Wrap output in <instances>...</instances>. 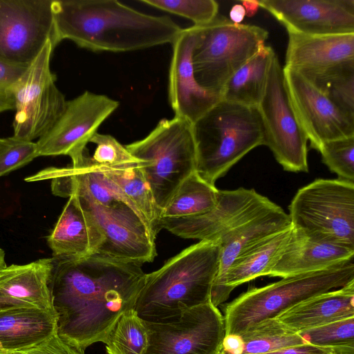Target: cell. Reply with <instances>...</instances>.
Listing matches in <instances>:
<instances>
[{
  "mask_svg": "<svg viewBox=\"0 0 354 354\" xmlns=\"http://www.w3.org/2000/svg\"><path fill=\"white\" fill-rule=\"evenodd\" d=\"M354 280V263L292 277L243 292L223 308L225 335L243 333L252 325L274 317L317 295L343 287Z\"/></svg>",
  "mask_w": 354,
  "mask_h": 354,
  "instance_id": "5b68a950",
  "label": "cell"
},
{
  "mask_svg": "<svg viewBox=\"0 0 354 354\" xmlns=\"http://www.w3.org/2000/svg\"><path fill=\"white\" fill-rule=\"evenodd\" d=\"M6 266L5 253L3 250L0 248V270Z\"/></svg>",
  "mask_w": 354,
  "mask_h": 354,
  "instance_id": "f6af8a7d",
  "label": "cell"
},
{
  "mask_svg": "<svg viewBox=\"0 0 354 354\" xmlns=\"http://www.w3.org/2000/svg\"><path fill=\"white\" fill-rule=\"evenodd\" d=\"M291 226L289 215L274 203L268 209L234 228L219 241V268L211 292V301L215 306L223 304V279L232 263L268 237Z\"/></svg>",
  "mask_w": 354,
  "mask_h": 354,
  "instance_id": "7402d4cb",
  "label": "cell"
},
{
  "mask_svg": "<svg viewBox=\"0 0 354 354\" xmlns=\"http://www.w3.org/2000/svg\"><path fill=\"white\" fill-rule=\"evenodd\" d=\"M125 147L140 161L161 211L182 182L196 171L192 123L184 118L163 119L147 137Z\"/></svg>",
  "mask_w": 354,
  "mask_h": 354,
  "instance_id": "8992f818",
  "label": "cell"
},
{
  "mask_svg": "<svg viewBox=\"0 0 354 354\" xmlns=\"http://www.w3.org/2000/svg\"><path fill=\"white\" fill-rule=\"evenodd\" d=\"M23 352L26 354H84V350L64 342L57 333L41 344Z\"/></svg>",
  "mask_w": 354,
  "mask_h": 354,
  "instance_id": "ab89813d",
  "label": "cell"
},
{
  "mask_svg": "<svg viewBox=\"0 0 354 354\" xmlns=\"http://www.w3.org/2000/svg\"><path fill=\"white\" fill-rule=\"evenodd\" d=\"M54 48L49 39L12 86L14 137L32 141L44 135L63 112L66 100L50 67Z\"/></svg>",
  "mask_w": 354,
  "mask_h": 354,
  "instance_id": "9c48e42d",
  "label": "cell"
},
{
  "mask_svg": "<svg viewBox=\"0 0 354 354\" xmlns=\"http://www.w3.org/2000/svg\"><path fill=\"white\" fill-rule=\"evenodd\" d=\"M47 242L54 258L84 257L97 252L102 236L78 197L71 195Z\"/></svg>",
  "mask_w": 354,
  "mask_h": 354,
  "instance_id": "cb8c5ba5",
  "label": "cell"
},
{
  "mask_svg": "<svg viewBox=\"0 0 354 354\" xmlns=\"http://www.w3.org/2000/svg\"><path fill=\"white\" fill-rule=\"evenodd\" d=\"M274 204L253 189H219L216 204L209 212L195 216L160 218L159 228L184 239L218 243L234 228Z\"/></svg>",
  "mask_w": 354,
  "mask_h": 354,
  "instance_id": "5bb4252c",
  "label": "cell"
},
{
  "mask_svg": "<svg viewBox=\"0 0 354 354\" xmlns=\"http://www.w3.org/2000/svg\"><path fill=\"white\" fill-rule=\"evenodd\" d=\"M118 106V101L89 91L66 101L57 121L36 142L39 156L67 155L73 163L80 161L99 127Z\"/></svg>",
  "mask_w": 354,
  "mask_h": 354,
  "instance_id": "4fadbf2b",
  "label": "cell"
},
{
  "mask_svg": "<svg viewBox=\"0 0 354 354\" xmlns=\"http://www.w3.org/2000/svg\"><path fill=\"white\" fill-rule=\"evenodd\" d=\"M284 67L316 85L354 70V32L306 35L288 32Z\"/></svg>",
  "mask_w": 354,
  "mask_h": 354,
  "instance_id": "e0dca14e",
  "label": "cell"
},
{
  "mask_svg": "<svg viewBox=\"0 0 354 354\" xmlns=\"http://www.w3.org/2000/svg\"><path fill=\"white\" fill-rule=\"evenodd\" d=\"M53 0H0V62L27 67L53 34Z\"/></svg>",
  "mask_w": 354,
  "mask_h": 354,
  "instance_id": "7c38bea8",
  "label": "cell"
},
{
  "mask_svg": "<svg viewBox=\"0 0 354 354\" xmlns=\"http://www.w3.org/2000/svg\"><path fill=\"white\" fill-rule=\"evenodd\" d=\"M298 333L308 344L330 348L335 354H354V317Z\"/></svg>",
  "mask_w": 354,
  "mask_h": 354,
  "instance_id": "d6a6232c",
  "label": "cell"
},
{
  "mask_svg": "<svg viewBox=\"0 0 354 354\" xmlns=\"http://www.w3.org/2000/svg\"><path fill=\"white\" fill-rule=\"evenodd\" d=\"M194 27L192 62L195 79L202 88L220 97L228 80L268 37L261 27L234 24L224 16Z\"/></svg>",
  "mask_w": 354,
  "mask_h": 354,
  "instance_id": "52a82bcc",
  "label": "cell"
},
{
  "mask_svg": "<svg viewBox=\"0 0 354 354\" xmlns=\"http://www.w3.org/2000/svg\"><path fill=\"white\" fill-rule=\"evenodd\" d=\"M196 172L215 186L248 152L263 145V129L257 107L221 100L192 123Z\"/></svg>",
  "mask_w": 354,
  "mask_h": 354,
  "instance_id": "277c9868",
  "label": "cell"
},
{
  "mask_svg": "<svg viewBox=\"0 0 354 354\" xmlns=\"http://www.w3.org/2000/svg\"><path fill=\"white\" fill-rule=\"evenodd\" d=\"M245 15V10L243 5L235 4L230 9V20L234 24H241Z\"/></svg>",
  "mask_w": 354,
  "mask_h": 354,
  "instance_id": "7bdbcfd3",
  "label": "cell"
},
{
  "mask_svg": "<svg viewBox=\"0 0 354 354\" xmlns=\"http://www.w3.org/2000/svg\"><path fill=\"white\" fill-rule=\"evenodd\" d=\"M264 143L284 170L308 172V138L294 113L286 91L283 70L274 57L264 95L257 107Z\"/></svg>",
  "mask_w": 354,
  "mask_h": 354,
  "instance_id": "30bf717a",
  "label": "cell"
},
{
  "mask_svg": "<svg viewBox=\"0 0 354 354\" xmlns=\"http://www.w3.org/2000/svg\"><path fill=\"white\" fill-rule=\"evenodd\" d=\"M145 323L149 344L143 354H218L225 335L224 317L212 301Z\"/></svg>",
  "mask_w": 354,
  "mask_h": 354,
  "instance_id": "8fae6325",
  "label": "cell"
},
{
  "mask_svg": "<svg viewBox=\"0 0 354 354\" xmlns=\"http://www.w3.org/2000/svg\"><path fill=\"white\" fill-rule=\"evenodd\" d=\"M314 86L354 121V70L339 74Z\"/></svg>",
  "mask_w": 354,
  "mask_h": 354,
  "instance_id": "8d00e7d4",
  "label": "cell"
},
{
  "mask_svg": "<svg viewBox=\"0 0 354 354\" xmlns=\"http://www.w3.org/2000/svg\"><path fill=\"white\" fill-rule=\"evenodd\" d=\"M53 258L0 270V309L33 308L55 311L50 290Z\"/></svg>",
  "mask_w": 354,
  "mask_h": 354,
  "instance_id": "603a6c76",
  "label": "cell"
},
{
  "mask_svg": "<svg viewBox=\"0 0 354 354\" xmlns=\"http://www.w3.org/2000/svg\"><path fill=\"white\" fill-rule=\"evenodd\" d=\"M219 261V243L201 241L190 245L145 274L133 309L145 321L159 322L211 301Z\"/></svg>",
  "mask_w": 354,
  "mask_h": 354,
  "instance_id": "3957f363",
  "label": "cell"
},
{
  "mask_svg": "<svg viewBox=\"0 0 354 354\" xmlns=\"http://www.w3.org/2000/svg\"><path fill=\"white\" fill-rule=\"evenodd\" d=\"M53 48L69 39L93 51L126 52L173 44L182 28L166 16L116 0H53Z\"/></svg>",
  "mask_w": 354,
  "mask_h": 354,
  "instance_id": "7a4b0ae2",
  "label": "cell"
},
{
  "mask_svg": "<svg viewBox=\"0 0 354 354\" xmlns=\"http://www.w3.org/2000/svg\"><path fill=\"white\" fill-rule=\"evenodd\" d=\"M243 343L239 335L231 334L225 335L223 340L220 354H242Z\"/></svg>",
  "mask_w": 354,
  "mask_h": 354,
  "instance_id": "b9f144b4",
  "label": "cell"
},
{
  "mask_svg": "<svg viewBox=\"0 0 354 354\" xmlns=\"http://www.w3.org/2000/svg\"><path fill=\"white\" fill-rule=\"evenodd\" d=\"M55 311L33 308L0 309V353L23 352L57 333Z\"/></svg>",
  "mask_w": 354,
  "mask_h": 354,
  "instance_id": "d4e9b609",
  "label": "cell"
},
{
  "mask_svg": "<svg viewBox=\"0 0 354 354\" xmlns=\"http://www.w3.org/2000/svg\"><path fill=\"white\" fill-rule=\"evenodd\" d=\"M195 27L182 28L172 44L169 75V97L175 116L196 122L221 100L196 82L192 62Z\"/></svg>",
  "mask_w": 354,
  "mask_h": 354,
  "instance_id": "d6986e66",
  "label": "cell"
},
{
  "mask_svg": "<svg viewBox=\"0 0 354 354\" xmlns=\"http://www.w3.org/2000/svg\"><path fill=\"white\" fill-rule=\"evenodd\" d=\"M354 249L310 238L292 227L276 255L268 276L288 277L328 269L353 261Z\"/></svg>",
  "mask_w": 354,
  "mask_h": 354,
  "instance_id": "44dd1931",
  "label": "cell"
},
{
  "mask_svg": "<svg viewBox=\"0 0 354 354\" xmlns=\"http://www.w3.org/2000/svg\"><path fill=\"white\" fill-rule=\"evenodd\" d=\"M44 180H50L51 191L55 196L69 198L76 195L103 206L122 202L140 216L117 186L91 162L87 150L82 159L71 167H48L25 179L27 182Z\"/></svg>",
  "mask_w": 354,
  "mask_h": 354,
  "instance_id": "ffe728a7",
  "label": "cell"
},
{
  "mask_svg": "<svg viewBox=\"0 0 354 354\" xmlns=\"http://www.w3.org/2000/svg\"><path fill=\"white\" fill-rule=\"evenodd\" d=\"M77 197L102 236L96 253L142 264L153 261L157 255L156 239L132 208L122 202L103 206L88 198Z\"/></svg>",
  "mask_w": 354,
  "mask_h": 354,
  "instance_id": "9a60e30c",
  "label": "cell"
},
{
  "mask_svg": "<svg viewBox=\"0 0 354 354\" xmlns=\"http://www.w3.org/2000/svg\"><path fill=\"white\" fill-rule=\"evenodd\" d=\"M52 258L49 286L57 334L83 350L105 343L120 317L134 308L145 276L142 263L97 253Z\"/></svg>",
  "mask_w": 354,
  "mask_h": 354,
  "instance_id": "6da1fadb",
  "label": "cell"
},
{
  "mask_svg": "<svg viewBox=\"0 0 354 354\" xmlns=\"http://www.w3.org/2000/svg\"><path fill=\"white\" fill-rule=\"evenodd\" d=\"M0 354H26L24 352L0 353Z\"/></svg>",
  "mask_w": 354,
  "mask_h": 354,
  "instance_id": "bcb514c9",
  "label": "cell"
},
{
  "mask_svg": "<svg viewBox=\"0 0 354 354\" xmlns=\"http://www.w3.org/2000/svg\"><path fill=\"white\" fill-rule=\"evenodd\" d=\"M27 67L10 66L0 62V113L15 110L12 88Z\"/></svg>",
  "mask_w": 354,
  "mask_h": 354,
  "instance_id": "f35d334b",
  "label": "cell"
},
{
  "mask_svg": "<svg viewBox=\"0 0 354 354\" xmlns=\"http://www.w3.org/2000/svg\"><path fill=\"white\" fill-rule=\"evenodd\" d=\"M90 142L95 145L91 162L98 167L115 168L139 163L115 138L110 135L100 134L97 132L93 135Z\"/></svg>",
  "mask_w": 354,
  "mask_h": 354,
  "instance_id": "d590c367",
  "label": "cell"
},
{
  "mask_svg": "<svg viewBox=\"0 0 354 354\" xmlns=\"http://www.w3.org/2000/svg\"><path fill=\"white\" fill-rule=\"evenodd\" d=\"M322 162L339 179L354 180V136L324 142L318 150Z\"/></svg>",
  "mask_w": 354,
  "mask_h": 354,
  "instance_id": "e575fe53",
  "label": "cell"
},
{
  "mask_svg": "<svg viewBox=\"0 0 354 354\" xmlns=\"http://www.w3.org/2000/svg\"><path fill=\"white\" fill-rule=\"evenodd\" d=\"M275 317L297 332L354 317V280L311 297Z\"/></svg>",
  "mask_w": 354,
  "mask_h": 354,
  "instance_id": "484cf974",
  "label": "cell"
},
{
  "mask_svg": "<svg viewBox=\"0 0 354 354\" xmlns=\"http://www.w3.org/2000/svg\"><path fill=\"white\" fill-rule=\"evenodd\" d=\"M288 32L306 35L354 32V0H261Z\"/></svg>",
  "mask_w": 354,
  "mask_h": 354,
  "instance_id": "ac0fdd59",
  "label": "cell"
},
{
  "mask_svg": "<svg viewBox=\"0 0 354 354\" xmlns=\"http://www.w3.org/2000/svg\"><path fill=\"white\" fill-rule=\"evenodd\" d=\"M239 335L243 343L242 354H264L308 344L297 331L275 317L259 322Z\"/></svg>",
  "mask_w": 354,
  "mask_h": 354,
  "instance_id": "4dcf8cb0",
  "label": "cell"
},
{
  "mask_svg": "<svg viewBox=\"0 0 354 354\" xmlns=\"http://www.w3.org/2000/svg\"><path fill=\"white\" fill-rule=\"evenodd\" d=\"M107 354H143L149 344L145 321L134 309L118 319L105 343Z\"/></svg>",
  "mask_w": 354,
  "mask_h": 354,
  "instance_id": "1f68e13d",
  "label": "cell"
},
{
  "mask_svg": "<svg viewBox=\"0 0 354 354\" xmlns=\"http://www.w3.org/2000/svg\"><path fill=\"white\" fill-rule=\"evenodd\" d=\"M98 167L130 202L156 239L160 230L161 209L138 163L115 168Z\"/></svg>",
  "mask_w": 354,
  "mask_h": 354,
  "instance_id": "f1b7e54d",
  "label": "cell"
},
{
  "mask_svg": "<svg viewBox=\"0 0 354 354\" xmlns=\"http://www.w3.org/2000/svg\"><path fill=\"white\" fill-rule=\"evenodd\" d=\"M242 3L248 17L253 16L259 8L258 1H243Z\"/></svg>",
  "mask_w": 354,
  "mask_h": 354,
  "instance_id": "ee69618b",
  "label": "cell"
},
{
  "mask_svg": "<svg viewBox=\"0 0 354 354\" xmlns=\"http://www.w3.org/2000/svg\"><path fill=\"white\" fill-rule=\"evenodd\" d=\"M39 157L37 143L14 136L0 138V177Z\"/></svg>",
  "mask_w": 354,
  "mask_h": 354,
  "instance_id": "74e56055",
  "label": "cell"
},
{
  "mask_svg": "<svg viewBox=\"0 0 354 354\" xmlns=\"http://www.w3.org/2000/svg\"><path fill=\"white\" fill-rule=\"evenodd\" d=\"M293 227L312 239L354 249V183L317 179L300 188L289 205Z\"/></svg>",
  "mask_w": 354,
  "mask_h": 354,
  "instance_id": "ba28073f",
  "label": "cell"
},
{
  "mask_svg": "<svg viewBox=\"0 0 354 354\" xmlns=\"http://www.w3.org/2000/svg\"><path fill=\"white\" fill-rule=\"evenodd\" d=\"M218 191L194 171L179 185L162 209L160 218H185L205 214L216 205Z\"/></svg>",
  "mask_w": 354,
  "mask_h": 354,
  "instance_id": "f546056e",
  "label": "cell"
},
{
  "mask_svg": "<svg viewBox=\"0 0 354 354\" xmlns=\"http://www.w3.org/2000/svg\"><path fill=\"white\" fill-rule=\"evenodd\" d=\"M220 354V353H218ZM264 354H335L330 348L319 347L310 344L288 348Z\"/></svg>",
  "mask_w": 354,
  "mask_h": 354,
  "instance_id": "60d3db41",
  "label": "cell"
},
{
  "mask_svg": "<svg viewBox=\"0 0 354 354\" xmlns=\"http://www.w3.org/2000/svg\"><path fill=\"white\" fill-rule=\"evenodd\" d=\"M142 3L192 20L194 26L210 23L218 15L214 0H141Z\"/></svg>",
  "mask_w": 354,
  "mask_h": 354,
  "instance_id": "836d02e7",
  "label": "cell"
},
{
  "mask_svg": "<svg viewBox=\"0 0 354 354\" xmlns=\"http://www.w3.org/2000/svg\"><path fill=\"white\" fill-rule=\"evenodd\" d=\"M275 55L272 47L261 48L228 80L221 91V100L257 107L264 95Z\"/></svg>",
  "mask_w": 354,
  "mask_h": 354,
  "instance_id": "4316f807",
  "label": "cell"
},
{
  "mask_svg": "<svg viewBox=\"0 0 354 354\" xmlns=\"http://www.w3.org/2000/svg\"><path fill=\"white\" fill-rule=\"evenodd\" d=\"M290 102L310 147L319 150L329 140L354 136V121L304 76L283 67Z\"/></svg>",
  "mask_w": 354,
  "mask_h": 354,
  "instance_id": "2e32d148",
  "label": "cell"
},
{
  "mask_svg": "<svg viewBox=\"0 0 354 354\" xmlns=\"http://www.w3.org/2000/svg\"><path fill=\"white\" fill-rule=\"evenodd\" d=\"M291 230L292 226L268 237L232 263L223 279V303L236 287L259 277L268 276L276 255L287 242Z\"/></svg>",
  "mask_w": 354,
  "mask_h": 354,
  "instance_id": "83f0119b",
  "label": "cell"
}]
</instances>
